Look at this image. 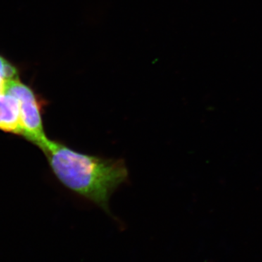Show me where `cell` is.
<instances>
[{
	"mask_svg": "<svg viewBox=\"0 0 262 262\" xmlns=\"http://www.w3.org/2000/svg\"><path fill=\"white\" fill-rule=\"evenodd\" d=\"M40 149L64 187L110 212L112 194L128 179L123 160L80 153L49 139Z\"/></svg>",
	"mask_w": 262,
	"mask_h": 262,
	"instance_id": "1",
	"label": "cell"
},
{
	"mask_svg": "<svg viewBox=\"0 0 262 262\" xmlns=\"http://www.w3.org/2000/svg\"><path fill=\"white\" fill-rule=\"evenodd\" d=\"M3 90L18 99L23 136L42 147L48 138L43 127L40 105L32 90L22 83L18 76L5 81Z\"/></svg>",
	"mask_w": 262,
	"mask_h": 262,
	"instance_id": "2",
	"label": "cell"
},
{
	"mask_svg": "<svg viewBox=\"0 0 262 262\" xmlns=\"http://www.w3.org/2000/svg\"><path fill=\"white\" fill-rule=\"evenodd\" d=\"M0 130L23 136L18 99L3 89L0 91Z\"/></svg>",
	"mask_w": 262,
	"mask_h": 262,
	"instance_id": "3",
	"label": "cell"
},
{
	"mask_svg": "<svg viewBox=\"0 0 262 262\" xmlns=\"http://www.w3.org/2000/svg\"><path fill=\"white\" fill-rule=\"evenodd\" d=\"M18 76V71L14 66L0 56V91L3 90L5 81Z\"/></svg>",
	"mask_w": 262,
	"mask_h": 262,
	"instance_id": "4",
	"label": "cell"
}]
</instances>
